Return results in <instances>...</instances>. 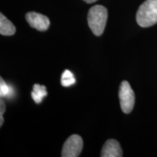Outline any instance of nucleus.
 <instances>
[{
	"label": "nucleus",
	"mask_w": 157,
	"mask_h": 157,
	"mask_svg": "<svg viewBox=\"0 0 157 157\" xmlns=\"http://www.w3.org/2000/svg\"><path fill=\"white\" fill-rule=\"evenodd\" d=\"M108 19V10L102 5H95L90 9L87 22L90 29L95 36L103 34Z\"/></svg>",
	"instance_id": "nucleus-1"
},
{
	"label": "nucleus",
	"mask_w": 157,
	"mask_h": 157,
	"mask_svg": "<svg viewBox=\"0 0 157 157\" xmlns=\"http://www.w3.org/2000/svg\"><path fill=\"white\" fill-rule=\"evenodd\" d=\"M137 24L143 28L157 23V0H146L140 6L136 14Z\"/></svg>",
	"instance_id": "nucleus-2"
},
{
	"label": "nucleus",
	"mask_w": 157,
	"mask_h": 157,
	"mask_svg": "<svg viewBox=\"0 0 157 157\" xmlns=\"http://www.w3.org/2000/svg\"><path fill=\"white\" fill-rule=\"evenodd\" d=\"M119 98L121 111L124 113H129L132 111L135 105V95L127 81H123L119 90Z\"/></svg>",
	"instance_id": "nucleus-3"
},
{
	"label": "nucleus",
	"mask_w": 157,
	"mask_h": 157,
	"mask_svg": "<svg viewBox=\"0 0 157 157\" xmlns=\"http://www.w3.org/2000/svg\"><path fill=\"white\" fill-rule=\"evenodd\" d=\"M83 148V140L78 135H71L63 146V157H78Z\"/></svg>",
	"instance_id": "nucleus-4"
},
{
	"label": "nucleus",
	"mask_w": 157,
	"mask_h": 157,
	"mask_svg": "<svg viewBox=\"0 0 157 157\" xmlns=\"http://www.w3.org/2000/svg\"><path fill=\"white\" fill-rule=\"evenodd\" d=\"M25 19L31 28L39 31H47L50 25V19L48 17L36 12H29L26 13Z\"/></svg>",
	"instance_id": "nucleus-5"
},
{
	"label": "nucleus",
	"mask_w": 157,
	"mask_h": 157,
	"mask_svg": "<svg viewBox=\"0 0 157 157\" xmlns=\"http://www.w3.org/2000/svg\"><path fill=\"white\" fill-rule=\"evenodd\" d=\"M122 156V150L117 140L109 139L105 143L101 151V157H121Z\"/></svg>",
	"instance_id": "nucleus-6"
},
{
	"label": "nucleus",
	"mask_w": 157,
	"mask_h": 157,
	"mask_svg": "<svg viewBox=\"0 0 157 157\" xmlns=\"http://www.w3.org/2000/svg\"><path fill=\"white\" fill-rule=\"evenodd\" d=\"M16 29L10 21L4 15L0 14V34L3 36H12L15 34Z\"/></svg>",
	"instance_id": "nucleus-7"
},
{
	"label": "nucleus",
	"mask_w": 157,
	"mask_h": 157,
	"mask_svg": "<svg viewBox=\"0 0 157 157\" xmlns=\"http://www.w3.org/2000/svg\"><path fill=\"white\" fill-rule=\"evenodd\" d=\"M48 95L47 88L45 86H42L39 84H35L31 92V97L36 103H40L43 98Z\"/></svg>",
	"instance_id": "nucleus-8"
},
{
	"label": "nucleus",
	"mask_w": 157,
	"mask_h": 157,
	"mask_svg": "<svg viewBox=\"0 0 157 157\" xmlns=\"http://www.w3.org/2000/svg\"><path fill=\"white\" fill-rule=\"evenodd\" d=\"M60 82L63 87H69L75 84L76 79L74 78V74L69 70H65L62 74Z\"/></svg>",
	"instance_id": "nucleus-9"
},
{
	"label": "nucleus",
	"mask_w": 157,
	"mask_h": 157,
	"mask_svg": "<svg viewBox=\"0 0 157 157\" xmlns=\"http://www.w3.org/2000/svg\"><path fill=\"white\" fill-rule=\"evenodd\" d=\"M0 96L1 98L7 97L10 93V87L5 83L2 78H0Z\"/></svg>",
	"instance_id": "nucleus-10"
},
{
	"label": "nucleus",
	"mask_w": 157,
	"mask_h": 157,
	"mask_svg": "<svg viewBox=\"0 0 157 157\" xmlns=\"http://www.w3.org/2000/svg\"><path fill=\"white\" fill-rule=\"evenodd\" d=\"M6 109V105L5 101H3L2 98H1V101H0V127L2 126L4 123V118L3 114L5 113Z\"/></svg>",
	"instance_id": "nucleus-11"
},
{
	"label": "nucleus",
	"mask_w": 157,
	"mask_h": 157,
	"mask_svg": "<svg viewBox=\"0 0 157 157\" xmlns=\"http://www.w3.org/2000/svg\"><path fill=\"white\" fill-rule=\"evenodd\" d=\"M83 1H84V2H87L88 4H90V3L95 2L98 1V0H83Z\"/></svg>",
	"instance_id": "nucleus-12"
}]
</instances>
